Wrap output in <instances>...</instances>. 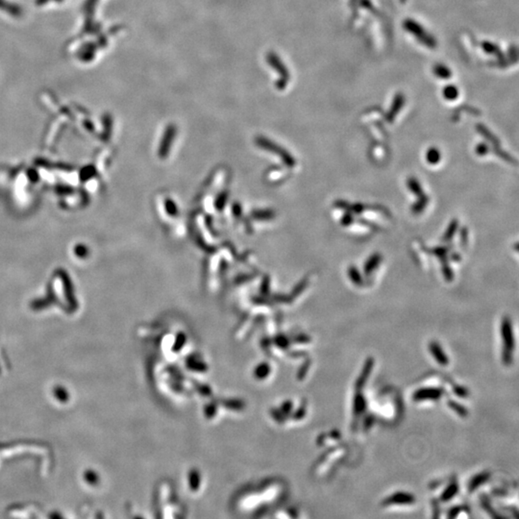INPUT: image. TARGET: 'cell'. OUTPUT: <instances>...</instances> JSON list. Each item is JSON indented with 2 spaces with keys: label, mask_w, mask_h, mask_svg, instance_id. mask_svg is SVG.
I'll list each match as a JSON object with an SVG mask.
<instances>
[{
  "label": "cell",
  "mask_w": 519,
  "mask_h": 519,
  "mask_svg": "<svg viewBox=\"0 0 519 519\" xmlns=\"http://www.w3.org/2000/svg\"><path fill=\"white\" fill-rule=\"evenodd\" d=\"M429 351L434 358V360L441 366H446L449 364V358L446 355L443 348L439 345L437 341H431L429 343Z\"/></svg>",
  "instance_id": "5b68a950"
},
{
  "label": "cell",
  "mask_w": 519,
  "mask_h": 519,
  "mask_svg": "<svg viewBox=\"0 0 519 519\" xmlns=\"http://www.w3.org/2000/svg\"><path fill=\"white\" fill-rule=\"evenodd\" d=\"M373 423H374V418H373V416H372V415H368V416L366 417L365 421H364V423H363V429H364L365 431L369 430V429L373 426Z\"/></svg>",
  "instance_id": "4fadbf2b"
},
{
  "label": "cell",
  "mask_w": 519,
  "mask_h": 519,
  "mask_svg": "<svg viewBox=\"0 0 519 519\" xmlns=\"http://www.w3.org/2000/svg\"><path fill=\"white\" fill-rule=\"evenodd\" d=\"M427 160L431 164H437V162L439 161V152L437 151V149H430V151L427 154Z\"/></svg>",
  "instance_id": "8fae6325"
},
{
  "label": "cell",
  "mask_w": 519,
  "mask_h": 519,
  "mask_svg": "<svg viewBox=\"0 0 519 519\" xmlns=\"http://www.w3.org/2000/svg\"><path fill=\"white\" fill-rule=\"evenodd\" d=\"M500 334H501V339H502V362L506 365L511 364L512 362V352L514 350L515 341L513 337L512 332V326H511V320L509 317H504L501 322L500 327Z\"/></svg>",
  "instance_id": "6da1fadb"
},
{
  "label": "cell",
  "mask_w": 519,
  "mask_h": 519,
  "mask_svg": "<svg viewBox=\"0 0 519 519\" xmlns=\"http://www.w3.org/2000/svg\"><path fill=\"white\" fill-rule=\"evenodd\" d=\"M459 490H460V486H459L458 482L457 481H452L448 486L445 487L444 490L441 492L440 497H439L440 501L444 503L451 501L454 497L459 493Z\"/></svg>",
  "instance_id": "ba28073f"
},
{
  "label": "cell",
  "mask_w": 519,
  "mask_h": 519,
  "mask_svg": "<svg viewBox=\"0 0 519 519\" xmlns=\"http://www.w3.org/2000/svg\"><path fill=\"white\" fill-rule=\"evenodd\" d=\"M416 501L415 496L407 492V491H396L392 495H388L383 501L382 507H391V506H408L412 505Z\"/></svg>",
  "instance_id": "3957f363"
},
{
  "label": "cell",
  "mask_w": 519,
  "mask_h": 519,
  "mask_svg": "<svg viewBox=\"0 0 519 519\" xmlns=\"http://www.w3.org/2000/svg\"><path fill=\"white\" fill-rule=\"evenodd\" d=\"M365 410H366V399L364 398L361 390L355 389L353 406H352V412H353L355 418L360 417Z\"/></svg>",
  "instance_id": "8992f818"
},
{
  "label": "cell",
  "mask_w": 519,
  "mask_h": 519,
  "mask_svg": "<svg viewBox=\"0 0 519 519\" xmlns=\"http://www.w3.org/2000/svg\"><path fill=\"white\" fill-rule=\"evenodd\" d=\"M491 477V473L488 471L480 472L470 479L468 483V490L469 492H474L476 489H478L479 486H483Z\"/></svg>",
  "instance_id": "52a82bcc"
},
{
  "label": "cell",
  "mask_w": 519,
  "mask_h": 519,
  "mask_svg": "<svg viewBox=\"0 0 519 519\" xmlns=\"http://www.w3.org/2000/svg\"><path fill=\"white\" fill-rule=\"evenodd\" d=\"M452 390H453L455 396L461 397V398H467L469 396V390L467 389V387L457 385V386H454Z\"/></svg>",
  "instance_id": "30bf717a"
},
{
  "label": "cell",
  "mask_w": 519,
  "mask_h": 519,
  "mask_svg": "<svg viewBox=\"0 0 519 519\" xmlns=\"http://www.w3.org/2000/svg\"><path fill=\"white\" fill-rule=\"evenodd\" d=\"M374 364H375V360L373 357H368L364 361L361 373L355 382V389L362 390L363 387L366 385L367 381L370 377L371 371L374 368Z\"/></svg>",
  "instance_id": "277c9868"
},
{
  "label": "cell",
  "mask_w": 519,
  "mask_h": 519,
  "mask_svg": "<svg viewBox=\"0 0 519 519\" xmlns=\"http://www.w3.org/2000/svg\"><path fill=\"white\" fill-rule=\"evenodd\" d=\"M483 504H484V507H485V509H486V511H487V512H489V513H490V514H491V515H492L493 517H502L501 515H498V514H497V513H496V512H495V511H493V509H492V508L490 507V505H489V502H488L487 500H486V501H484V502H483Z\"/></svg>",
  "instance_id": "5bb4252c"
},
{
  "label": "cell",
  "mask_w": 519,
  "mask_h": 519,
  "mask_svg": "<svg viewBox=\"0 0 519 519\" xmlns=\"http://www.w3.org/2000/svg\"><path fill=\"white\" fill-rule=\"evenodd\" d=\"M447 406L453 411L456 414H458L459 416H461L462 418L464 417H467L468 414H469V411L466 407H464L463 405H461V403L455 401V400H448L447 401Z\"/></svg>",
  "instance_id": "9c48e42d"
},
{
  "label": "cell",
  "mask_w": 519,
  "mask_h": 519,
  "mask_svg": "<svg viewBox=\"0 0 519 519\" xmlns=\"http://www.w3.org/2000/svg\"><path fill=\"white\" fill-rule=\"evenodd\" d=\"M444 393V390L439 387H421L412 393V400L414 402L424 401H437Z\"/></svg>",
  "instance_id": "7a4b0ae2"
},
{
  "label": "cell",
  "mask_w": 519,
  "mask_h": 519,
  "mask_svg": "<svg viewBox=\"0 0 519 519\" xmlns=\"http://www.w3.org/2000/svg\"><path fill=\"white\" fill-rule=\"evenodd\" d=\"M463 511H464V508H463V507H454V508H452V509L449 511L448 514H447V516H448V517H450V518L457 517V516H458V514H459L460 512H462Z\"/></svg>",
  "instance_id": "7c38bea8"
}]
</instances>
